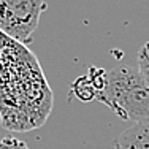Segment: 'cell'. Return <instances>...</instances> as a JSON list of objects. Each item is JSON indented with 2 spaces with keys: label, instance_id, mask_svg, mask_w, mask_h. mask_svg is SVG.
Wrapping results in <instances>:
<instances>
[{
  "label": "cell",
  "instance_id": "obj_4",
  "mask_svg": "<svg viewBox=\"0 0 149 149\" xmlns=\"http://www.w3.org/2000/svg\"><path fill=\"white\" fill-rule=\"evenodd\" d=\"M114 149H149V119L133 122L113 143Z\"/></svg>",
  "mask_w": 149,
  "mask_h": 149
},
{
  "label": "cell",
  "instance_id": "obj_1",
  "mask_svg": "<svg viewBox=\"0 0 149 149\" xmlns=\"http://www.w3.org/2000/svg\"><path fill=\"white\" fill-rule=\"evenodd\" d=\"M52 92L40 62L26 45L0 32V122L10 132L43 125Z\"/></svg>",
  "mask_w": 149,
  "mask_h": 149
},
{
  "label": "cell",
  "instance_id": "obj_2",
  "mask_svg": "<svg viewBox=\"0 0 149 149\" xmlns=\"http://www.w3.org/2000/svg\"><path fill=\"white\" fill-rule=\"evenodd\" d=\"M97 100L106 105L119 119H149V83L138 68L120 65L106 73V84Z\"/></svg>",
  "mask_w": 149,
  "mask_h": 149
},
{
  "label": "cell",
  "instance_id": "obj_6",
  "mask_svg": "<svg viewBox=\"0 0 149 149\" xmlns=\"http://www.w3.org/2000/svg\"><path fill=\"white\" fill-rule=\"evenodd\" d=\"M136 60H138V72L149 83V41H146L140 48V51L136 54Z\"/></svg>",
  "mask_w": 149,
  "mask_h": 149
},
{
  "label": "cell",
  "instance_id": "obj_5",
  "mask_svg": "<svg viewBox=\"0 0 149 149\" xmlns=\"http://www.w3.org/2000/svg\"><path fill=\"white\" fill-rule=\"evenodd\" d=\"M72 92L74 94V97L81 102H92L97 100V89L94 87L92 81L89 79V76H79L76 81L72 84Z\"/></svg>",
  "mask_w": 149,
  "mask_h": 149
},
{
  "label": "cell",
  "instance_id": "obj_3",
  "mask_svg": "<svg viewBox=\"0 0 149 149\" xmlns=\"http://www.w3.org/2000/svg\"><path fill=\"white\" fill-rule=\"evenodd\" d=\"M46 10L43 0H0V32L26 45Z\"/></svg>",
  "mask_w": 149,
  "mask_h": 149
},
{
  "label": "cell",
  "instance_id": "obj_7",
  "mask_svg": "<svg viewBox=\"0 0 149 149\" xmlns=\"http://www.w3.org/2000/svg\"><path fill=\"white\" fill-rule=\"evenodd\" d=\"M0 149H29V146L22 140H17V138H13V136H6L3 140H0Z\"/></svg>",
  "mask_w": 149,
  "mask_h": 149
}]
</instances>
